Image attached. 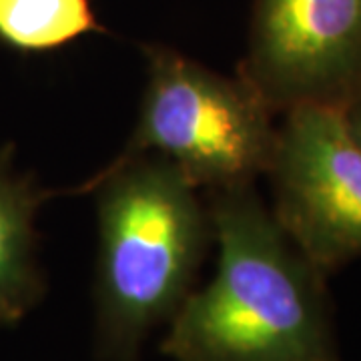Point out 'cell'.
<instances>
[{
	"instance_id": "obj_6",
	"label": "cell",
	"mask_w": 361,
	"mask_h": 361,
	"mask_svg": "<svg viewBox=\"0 0 361 361\" xmlns=\"http://www.w3.org/2000/svg\"><path fill=\"white\" fill-rule=\"evenodd\" d=\"M51 199L0 157V325L20 322L44 293L37 259V211Z\"/></svg>"
},
{
	"instance_id": "obj_5",
	"label": "cell",
	"mask_w": 361,
	"mask_h": 361,
	"mask_svg": "<svg viewBox=\"0 0 361 361\" xmlns=\"http://www.w3.org/2000/svg\"><path fill=\"white\" fill-rule=\"evenodd\" d=\"M237 77L271 109L361 99V0H253Z\"/></svg>"
},
{
	"instance_id": "obj_3",
	"label": "cell",
	"mask_w": 361,
	"mask_h": 361,
	"mask_svg": "<svg viewBox=\"0 0 361 361\" xmlns=\"http://www.w3.org/2000/svg\"><path fill=\"white\" fill-rule=\"evenodd\" d=\"M142 51L147 82L137 123L111 163L159 155L207 193L255 185L277 141L269 106L241 77H225L165 44Z\"/></svg>"
},
{
	"instance_id": "obj_2",
	"label": "cell",
	"mask_w": 361,
	"mask_h": 361,
	"mask_svg": "<svg viewBox=\"0 0 361 361\" xmlns=\"http://www.w3.org/2000/svg\"><path fill=\"white\" fill-rule=\"evenodd\" d=\"M94 193V348L103 361H139L142 341L193 291L213 241L207 201L159 155L109 163L52 195Z\"/></svg>"
},
{
	"instance_id": "obj_4",
	"label": "cell",
	"mask_w": 361,
	"mask_h": 361,
	"mask_svg": "<svg viewBox=\"0 0 361 361\" xmlns=\"http://www.w3.org/2000/svg\"><path fill=\"white\" fill-rule=\"evenodd\" d=\"M281 116L265 173L271 213L329 277L361 257V147L341 109L297 106Z\"/></svg>"
},
{
	"instance_id": "obj_8",
	"label": "cell",
	"mask_w": 361,
	"mask_h": 361,
	"mask_svg": "<svg viewBox=\"0 0 361 361\" xmlns=\"http://www.w3.org/2000/svg\"><path fill=\"white\" fill-rule=\"evenodd\" d=\"M343 113H345V121H348L351 135L355 137V141L360 142L361 147V99L353 104H349Z\"/></svg>"
},
{
	"instance_id": "obj_7",
	"label": "cell",
	"mask_w": 361,
	"mask_h": 361,
	"mask_svg": "<svg viewBox=\"0 0 361 361\" xmlns=\"http://www.w3.org/2000/svg\"><path fill=\"white\" fill-rule=\"evenodd\" d=\"M89 35H109L92 0H0V42L16 52L49 54Z\"/></svg>"
},
{
	"instance_id": "obj_1",
	"label": "cell",
	"mask_w": 361,
	"mask_h": 361,
	"mask_svg": "<svg viewBox=\"0 0 361 361\" xmlns=\"http://www.w3.org/2000/svg\"><path fill=\"white\" fill-rule=\"evenodd\" d=\"M219 257L213 279L169 322L173 361H341L327 277L279 227L255 185L207 193Z\"/></svg>"
}]
</instances>
